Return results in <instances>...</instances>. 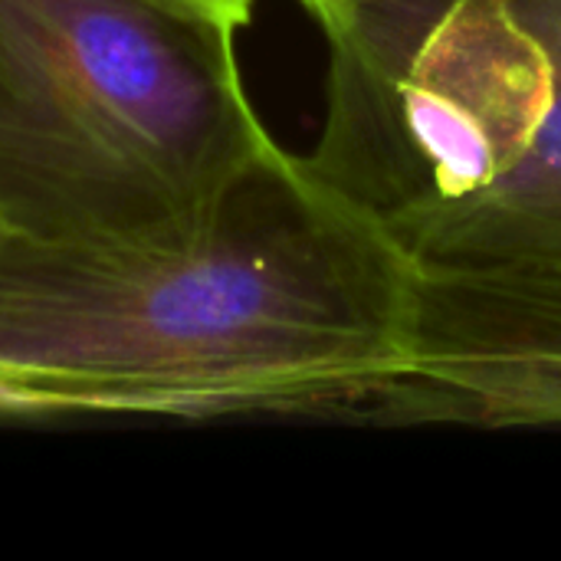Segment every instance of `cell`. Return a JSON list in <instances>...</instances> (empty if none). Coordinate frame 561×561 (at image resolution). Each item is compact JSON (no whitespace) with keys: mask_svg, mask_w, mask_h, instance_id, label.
Here are the masks:
<instances>
[{"mask_svg":"<svg viewBox=\"0 0 561 561\" xmlns=\"http://www.w3.org/2000/svg\"><path fill=\"white\" fill-rule=\"evenodd\" d=\"M417 266L276 141L181 233H0V368L79 414L325 417L411 352Z\"/></svg>","mask_w":561,"mask_h":561,"instance_id":"obj_1","label":"cell"},{"mask_svg":"<svg viewBox=\"0 0 561 561\" xmlns=\"http://www.w3.org/2000/svg\"><path fill=\"white\" fill-rule=\"evenodd\" d=\"M233 36L178 0H0V233L187 230L273 145Z\"/></svg>","mask_w":561,"mask_h":561,"instance_id":"obj_2","label":"cell"},{"mask_svg":"<svg viewBox=\"0 0 561 561\" xmlns=\"http://www.w3.org/2000/svg\"><path fill=\"white\" fill-rule=\"evenodd\" d=\"M325 128L306 168L391 240L493 187L549 115L556 72L516 0H339Z\"/></svg>","mask_w":561,"mask_h":561,"instance_id":"obj_3","label":"cell"},{"mask_svg":"<svg viewBox=\"0 0 561 561\" xmlns=\"http://www.w3.org/2000/svg\"><path fill=\"white\" fill-rule=\"evenodd\" d=\"M345 424H561V276L417 270L408 362Z\"/></svg>","mask_w":561,"mask_h":561,"instance_id":"obj_4","label":"cell"},{"mask_svg":"<svg viewBox=\"0 0 561 561\" xmlns=\"http://www.w3.org/2000/svg\"><path fill=\"white\" fill-rule=\"evenodd\" d=\"M516 7L552 56L549 115L493 187L394 237L421 273L561 276V0H516Z\"/></svg>","mask_w":561,"mask_h":561,"instance_id":"obj_5","label":"cell"},{"mask_svg":"<svg viewBox=\"0 0 561 561\" xmlns=\"http://www.w3.org/2000/svg\"><path fill=\"white\" fill-rule=\"evenodd\" d=\"M59 417H82V414L62 391L0 368V421H59Z\"/></svg>","mask_w":561,"mask_h":561,"instance_id":"obj_6","label":"cell"},{"mask_svg":"<svg viewBox=\"0 0 561 561\" xmlns=\"http://www.w3.org/2000/svg\"><path fill=\"white\" fill-rule=\"evenodd\" d=\"M178 3H187L201 13H210V16H217L237 30L243 23H250V13H253V0H178Z\"/></svg>","mask_w":561,"mask_h":561,"instance_id":"obj_7","label":"cell"},{"mask_svg":"<svg viewBox=\"0 0 561 561\" xmlns=\"http://www.w3.org/2000/svg\"><path fill=\"white\" fill-rule=\"evenodd\" d=\"M299 3L312 13V10H319V7H325V3H339V0H299Z\"/></svg>","mask_w":561,"mask_h":561,"instance_id":"obj_8","label":"cell"}]
</instances>
